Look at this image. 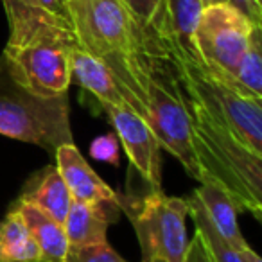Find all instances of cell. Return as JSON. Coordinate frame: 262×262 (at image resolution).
I'll use <instances>...</instances> for the list:
<instances>
[{
    "mask_svg": "<svg viewBox=\"0 0 262 262\" xmlns=\"http://www.w3.org/2000/svg\"><path fill=\"white\" fill-rule=\"evenodd\" d=\"M77 40L69 20L29 8L9 20L2 52L8 70L22 86L41 97L65 95L72 83L70 56Z\"/></svg>",
    "mask_w": 262,
    "mask_h": 262,
    "instance_id": "cell-1",
    "label": "cell"
},
{
    "mask_svg": "<svg viewBox=\"0 0 262 262\" xmlns=\"http://www.w3.org/2000/svg\"><path fill=\"white\" fill-rule=\"evenodd\" d=\"M182 88V86H180ZM190 120V144L201 182H214L230 196L239 212L262 219V155L241 144L228 129L212 120L182 90Z\"/></svg>",
    "mask_w": 262,
    "mask_h": 262,
    "instance_id": "cell-2",
    "label": "cell"
},
{
    "mask_svg": "<svg viewBox=\"0 0 262 262\" xmlns=\"http://www.w3.org/2000/svg\"><path fill=\"white\" fill-rule=\"evenodd\" d=\"M139 86L144 120L149 124L160 146L167 149L194 180L201 171L190 144V120L174 67L164 52H144L139 58Z\"/></svg>",
    "mask_w": 262,
    "mask_h": 262,
    "instance_id": "cell-3",
    "label": "cell"
},
{
    "mask_svg": "<svg viewBox=\"0 0 262 262\" xmlns=\"http://www.w3.org/2000/svg\"><path fill=\"white\" fill-rule=\"evenodd\" d=\"M0 135L40 146L54 155L63 144H74L69 97H41L18 83L0 56Z\"/></svg>",
    "mask_w": 262,
    "mask_h": 262,
    "instance_id": "cell-4",
    "label": "cell"
},
{
    "mask_svg": "<svg viewBox=\"0 0 262 262\" xmlns=\"http://www.w3.org/2000/svg\"><path fill=\"white\" fill-rule=\"evenodd\" d=\"M169 59L172 61L182 90L241 144L253 153L262 155V101L241 95L212 76L200 59Z\"/></svg>",
    "mask_w": 262,
    "mask_h": 262,
    "instance_id": "cell-5",
    "label": "cell"
},
{
    "mask_svg": "<svg viewBox=\"0 0 262 262\" xmlns=\"http://www.w3.org/2000/svg\"><path fill=\"white\" fill-rule=\"evenodd\" d=\"M120 210L127 215L142 251V262H183L189 246L185 219L187 198L167 196L149 189L142 196L117 194Z\"/></svg>",
    "mask_w": 262,
    "mask_h": 262,
    "instance_id": "cell-6",
    "label": "cell"
},
{
    "mask_svg": "<svg viewBox=\"0 0 262 262\" xmlns=\"http://www.w3.org/2000/svg\"><path fill=\"white\" fill-rule=\"evenodd\" d=\"M67 18L77 45L104 59L147 51L144 24L124 0H65Z\"/></svg>",
    "mask_w": 262,
    "mask_h": 262,
    "instance_id": "cell-7",
    "label": "cell"
},
{
    "mask_svg": "<svg viewBox=\"0 0 262 262\" xmlns=\"http://www.w3.org/2000/svg\"><path fill=\"white\" fill-rule=\"evenodd\" d=\"M255 27L257 26L253 22L228 2H217L201 9L194 31L198 54L212 76L232 88L233 74L246 52Z\"/></svg>",
    "mask_w": 262,
    "mask_h": 262,
    "instance_id": "cell-8",
    "label": "cell"
},
{
    "mask_svg": "<svg viewBox=\"0 0 262 262\" xmlns=\"http://www.w3.org/2000/svg\"><path fill=\"white\" fill-rule=\"evenodd\" d=\"M122 149L149 189H162L160 142L149 124L129 108H104Z\"/></svg>",
    "mask_w": 262,
    "mask_h": 262,
    "instance_id": "cell-9",
    "label": "cell"
},
{
    "mask_svg": "<svg viewBox=\"0 0 262 262\" xmlns=\"http://www.w3.org/2000/svg\"><path fill=\"white\" fill-rule=\"evenodd\" d=\"M120 207L112 201H77L72 200L63 221L69 246H88L106 241L108 226L119 217Z\"/></svg>",
    "mask_w": 262,
    "mask_h": 262,
    "instance_id": "cell-10",
    "label": "cell"
},
{
    "mask_svg": "<svg viewBox=\"0 0 262 262\" xmlns=\"http://www.w3.org/2000/svg\"><path fill=\"white\" fill-rule=\"evenodd\" d=\"M70 76L81 88L92 94L102 108H129L127 95L101 58L77 45L70 56Z\"/></svg>",
    "mask_w": 262,
    "mask_h": 262,
    "instance_id": "cell-11",
    "label": "cell"
},
{
    "mask_svg": "<svg viewBox=\"0 0 262 262\" xmlns=\"http://www.w3.org/2000/svg\"><path fill=\"white\" fill-rule=\"evenodd\" d=\"M56 167L65 182L72 200L77 201H112L117 192L101 180L79 153L76 142L63 144L54 151Z\"/></svg>",
    "mask_w": 262,
    "mask_h": 262,
    "instance_id": "cell-12",
    "label": "cell"
},
{
    "mask_svg": "<svg viewBox=\"0 0 262 262\" xmlns=\"http://www.w3.org/2000/svg\"><path fill=\"white\" fill-rule=\"evenodd\" d=\"M16 200L38 207L59 225H63L72 203V196L56 165H45L43 169L34 172Z\"/></svg>",
    "mask_w": 262,
    "mask_h": 262,
    "instance_id": "cell-13",
    "label": "cell"
},
{
    "mask_svg": "<svg viewBox=\"0 0 262 262\" xmlns=\"http://www.w3.org/2000/svg\"><path fill=\"white\" fill-rule=\"evenodd\" d=\"M9 208L18 212L26 226L29 228L41 253V262H63L67 250H69V241H67L63 225H59L43 210L26 201L15 200Z\"/></svg>",
    "mask_w": 262,
    "mask_h": 262,
    "instance_id": "cell-14",
    "label": "cell"
},
{
    "mask_svg": "<svg viewBox=\"0 0 262 262\" xmlns=\"http://www.w3.org/2000/svg\"><path fill=\"white\" fill-rule=\"evenodd\" d=\"M196 198L201 201L205 212H207L208 219L214 225V228L232 244L235 250H243L248 246V243L244 241L243 232L239 228L237 223V210L235 203L230 200V196L214 182L203 180L200 182V187L194 190Z\"/></svg>",
    "mask_w": 262,
    "mask_h": 262,
    "instance_id": "cell-15",
    "label": "cell"
},
{
    "mask_svg": "<svg viewBox=\"0 0 262 262\" xmlns=\"http://www.w3.org/2000/svg\"><path fill=\"white\" fill-rule=\"evenodd\" d=\"M0 262H41L29 228L13 208L0 221Z\"/></svg>",
    "mask_w": 262,
    "mask_h": 262,
    "instance_id": "cell-16",
    "label": "cell"
},
{
    "mask_svg": "<svg viewBox=\"0 0 262 262\" xmlns=\"http://www.w3.org/2000/svg\"><path fill=\"white\" fill-rule=\"evenodd\" d=\"M233 88L244 97L262 101V26L251 33L246 52L233 74Z\"/></svg>",
    "mask_w": 262,
    "mask_h": 262,
    "instance_id": "cell-17",
    "label": "cell"
},
{
    "mask_svg": "<svg viewBox=\"0 0 262 262\" xmlns=\"http://www.w3.org/2000/svg\"><path fill=\"white\" fill-rule=\"evenodd\" d=\"M187 205H189V215L194 221L196 232L201 235L205 246H207L208 253H210L214 262H243L237 253V250L214 228V225L208 219L207 212H205L201 201L196 198V194H190L187 198Z\"/></svg>",
    "mask_w": 262,
    "mask_h": 262,
    "instance_id": "cell-18",
    "label": "cell"
},
{
    "mask_svg": "<svg viewBox=\"0 0 262 262\" xmlns=\"http://www.w3.org/2000/svg\"><path fill=\"white\" fill-rule=\"evenodd\" d=\"M63 262H127L108 243L69 246Z\"/></svg>",
    "mask_w": 262,
    "mask_h": 262,
    "instance_id": "cell-19",
    "label": "cell"
},
{
    "mask_svg": "<svg viewBox=\"0 0 262 262\" xmlns=\"http://www.w3.org/2000/svg\"><path fill=\"white\" fill-rule=\"evenodd\" d=\"M119 139L115 133H108V135H101L90 144V155L94 160L106 162L110 165H119L120 157V147Z\"/></svg>",
    "mask_w": 262,
    "mask_h": 262,
    "instance_id": "cell-20",
    "label": "cell"
},
{
    "mask_svg": "<svg viewBox=\"0 0 262 262\" xmlns=\"http://www.w3.org/2000/svg\"><path fill=\"white\" fill-rule=\"evenodd\" d=\"M226 2L239 9L255 26H262V0H226Z\"/></svg>",
    "mask_w": 262,
    "mask_h": 262,
    "instance_id": "cell-21",
    "label": "cell"
},
{
    "mask_svg": "<svg viewBox=\"0 0 262 262\" xmlns=\"http://www.w3.org/2000/svg\"><path fill=\"white\" fill-rule=\"evenodd\" d=\"M124 2L140 24H146L160 4V0H124Z\"/></svg>",
    "mask_w": 262,
    "mask_h": 262,
    "instance_id": "cell-22",
    "label": "cell"
},
{
    "mask_svg": "<svg viewBox=\"0 0 262 262\" xmlns=\"http://www.w3.org/2000/svg\"><path fill=\"white\" fill-rule=\"evenodd\" d=\"M183 262H214L208 253L207 246H205L201 235L196 232V235L189 241V246H187V255Z\"/></svg>",
    "mask_w": 262,
    "mask_h": 262,
    "instance_id": "cell-23",
    "label": "cell"
},
{
    "mask_svg": "<svg viewBox=\"0 0 262 262\" xmlns=\"http://www.w3.org/2000/svg\"><path fill=\"white\" fill-rule=\"evenodd\" d=\"M27 2H29V6H33V8H40V9H43V11L54 13V15L67 18V8L63 0H27Z\"/></svg>",
    "mask_w": 262,
    "mask_h": 262,
    "instance_id": "cell-24",
    "label": "cell"
},
{
    "mask_svg": "<svg viewBox=\"0 0 262 262\" xmlns=\"http://www.w3.org/2000/svg\"><path fill=\"white\" fill-rule=\"evenodd\" d=\"M0 2L4 4L8 20L15 18V16H18L20 13H24L26 9L33 8V6H29V2H27V0H0Z\"/></svg>",
    "mask_w": 262,
    "mask_h": 262,
    "instance_id": "cell-25",
    "label": "cell"
},
{
    "mask_svg": "<svg viewBox=\"0 0 262 262\" xmlns=\"http://www.w3.org/2000/svg\"><path fill=\"white\" fill-rule=\"evenodd\" d=\"M237 253H239V257L243 262H262V258L258 257L257 251L251 250L250 244H248L246 248H243V250H237Z\"/></svg>",
    "mask_w": 262,
    "mask_h": 262,
    "instance_id": "cell-26",
    "label": "cell"
},
{
    "mask_svg": "<svg viewBox=\"0 0 262 262\" xmlns=\"http://www.w3.org/2000/svg\"><path fill=\"white\" fill-rule=\"evenodd\" d=\"M203 6H210V4H217V2H226V0H201Z\"/></svg>",
    "mask_w": 262,
    "mask_h": 262,
    "instance_id": "cell-27",
    "label": "cell"
},
{
    "mask_svg": "<svg viewBox=\"0 0 262 262\" xmlns=\"http://www.w3.org/2000/svg\"><path fill=\"white\" fill-rule=\"evenodd\" d=\"M63 2H65V0H63Z\"/></svg>",
    "mask_w": 262,
    "mask_h": 262,
    "instance_id": "cell-28",
    "label": "cell"
}]
</instances>
